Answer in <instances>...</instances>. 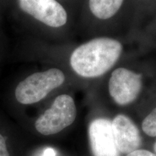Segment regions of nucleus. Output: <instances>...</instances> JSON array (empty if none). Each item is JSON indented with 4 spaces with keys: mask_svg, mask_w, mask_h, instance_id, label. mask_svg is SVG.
<instances>
[{
    "mask_svg": "<svg viewBox=\"0 0 156 156\" xmlns=\"http://www.w3.org/2000/svg\"><path fill=\"white\" fill-rule=\"evenodd\" d=\"M123 52L116 39L98 37L78 46L72 52L69 64L74 73L87 79L105 75L117 63Z\"/></svg>",
    "mask_w": 156,
    "mask_h": 156,
    "instance_id": "1",
    "label": "nucleus"
},
{
    "mask_svg": "<svg viewBox=\"0 0 156 156\" xmlns=\"http://www.w3.org/2000/svg\"><path fill=\"white\" fill-rule=\"evenodd\" d=\"M65 79L63 71L58 68L33 73L17 84L15 90V98L20 104H34L61 86Z\"/></svg>",
    "mask_w": 156,
    "mask_h": 156,
    "instance_id": "2",
    "label": "nucleus"
},
{
    "mask_svg": "<svg viewBox=\"0 0 156 156\" xmlns=\"http://www.w3.org/2000/svg\"><path fill=\"white\" fill-rule=\"evenodd\" d=\"M77 116V108L73 97L67 94L58 95L51 106L37 119L35 128L43 135L57 134L71 125Z\"/></svg>",
    "mask_w": 156,
    "mask_h": 156,
    "instance_id": "3",
    "label": "nucleus"
},
{
    "mask_svg": "<svg viewBox=\"0 0 156 156\" xmlns=\"http://www.w3.org/2000/svg\"><path fill=\"white\" fill-rule=\"evenodd\" d=\"M142 88V75L128 68H116L109 78V94L119 106H126L134 102Z\"/></svg>",
    "mask_w": 156,
    "mask_h": 156,
    "instance_id": "4",
    "label": "nucleus"
},
{
    "mask_svg": "<svg viewBox=\"0 0 156 156\" xmlns=\"http://www.w3.org/2000/svg\"><path fill=\"white\" fill-rule=\"evenodd\" d=\"M23 12L46 26L58 28L66 25L67 13L56 0H18Z\"/></svg>",
    "mask_w": 156,
    "mask_h": 156,
    "instance_id": "5",
    "label": "nucleus"
},
{
    "mask_svg": "<svg viewBox=\"0 0 156 156\" xmlns=\"http://www.w3.org/2000/svg\"><path fill=\"white\" fill-rule=\"evenodd\" d=\"M88 134L94 156H119L113 135L112 122L104 118L95 119L89 125Z\"/></svg>",
    "mask_w": 156,
    "mask_h": 156,
    "instance_id": "6",
    "label": "nucleus"
},
{
    "mask_svg": "<svg viewBox=\"0 0 156 156\" xmlns=\"http://www.w3.org/2000/svg\"><path fill=\"white\" fill-rule=\"evenodd\" d=\"M112 129L119 152L128 154L138 150L141 145V136L138 128L129 117L117 115L112 120Z\"/></svg>",
    "mask_w": 156,
    "mask_h": 156,
    "instance_id": "7",
    "label": "nucleus"
},
{
    "mask_svg": "<svg viewBox=\"0 0 156 156\" xmlns=\"http://www.w3.org/2000/svg\"><path fill=\"white\" fill-rule=\"evenodd\" d=\"M124 0H89V8L95 17L106 20L118 12Z\"/></svg>",
    "mask_w": 156,
    "mask_h": 156,
    "instance_id": "8",
    "label": "nucleus"
},
{
    "mask_svg": "<svg viewBox=\"0 0 156 156\" xmlns=\"http://www.w3.org/2000/svg\"><path fill=\"white\" fill-rule=\"evenodd\" d=\"M142 128L148 136H156V108L145 117L142 122Z\"/></svg>",
    "mask_w": 156,
    "mask_h": 156,
    "instance_id": "9",
    "label": "nucleus"
},
{
    "mask_svg": "<svg viewBox=\"0 0 156 156\" xmlns=\"http://www.w3.org/2000/svg\"><path fill=\"white\" fill-rule=\"evenodd\" d=\"M0 156H10L5 137L0 133Z\"/></svg>",
    "mask_w": 156,
    "mask_h": 156,
    "instance_id": "10",
    "label": "nucleus"
},
{
    "mask_svg": "<svg viewBox=\"0 0 156 156\" xmlns=\"http://www.w3.org/2000/svg\"><path fill=\"white\" fill-rule=\"evenodd\" d=\"M126 156H156V155L145 150H136L126 154Z\"/></svg>",
    "mask_w": 156,
    "mask_h": 156,
    "instance_id": "11",
    "label": "nucleus"
},
{
    "mask_svg": "<svg viewBox=\"0 0 156 156\" xmlns=\"http://www.w3.org/2000/svg\"><path fill=\"white\" fill-rule=\"evenodd\" d=\"M42 156H56V153L51 148H48L45 150Z\"/></svg>",
    "mask_w": 156,
    "mask_h": 156,
    "instance_id": "12",
    "label": "nucleus"
},
{
    "mask_svg": "<svg viewBox=\"0 0 156 156\" xmlns=\"http://www.w3.org/2000/svg\"><path fill=\"white\" fill-rule=\"evenodd\" d=\"M154 151H155V153H156V142H155V145H154Z\"/></svg>",
    "mask_w": 156,
    "mask_h": 156,
    "instance_id": "13",
    "label": "nucleus"
}]
</instances>
